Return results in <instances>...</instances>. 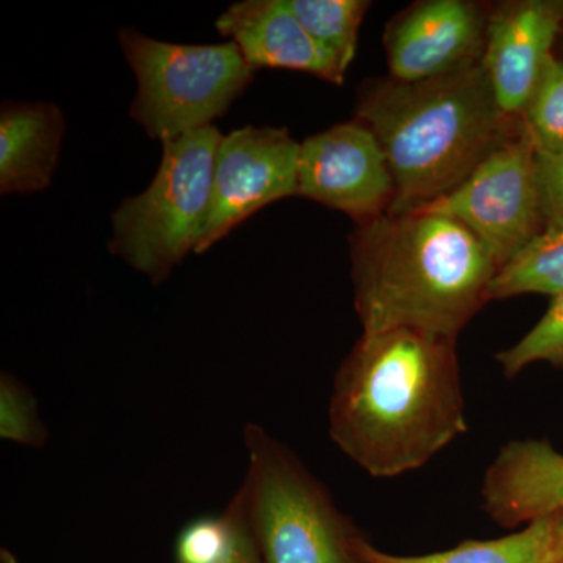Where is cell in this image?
Listing matches in <instances>:
<instances>
[{
    "label": "cell",
    "mask_w": 563,
    "mask_h": 563,
    "mask_svg": "<svg viewBox=\"0 0 563 563\" xmlns=\"http://www.w3.org/2000/svg\"><path fill=\"white\" fill-rule=\"evenodd\" d=\"M243 439L247 470L233 498L261 562L365 563V539L295 453L252 422Z\"/></svg>",
    "instance_id": "obj_4"
},
{
    "label": "cell",
    "mask_w": 563,
    "mask_h": 563,
    "mask_svg": "<svg viewBox=\"0 0 563 563\" xmlns=\"http://www.w3.org/2000/svg\"><path fill=\"white\" fill-rule=\"evenodd\" d=\"M0 437L32 448H41L47 440L46 426L41 421L35 398L9 373H2L0 377Z\"/></svg>",
    "instance_id": "obj_21"
},
{
    "label": "cell",
    "mask_w": 563,
    "mask_h": 563,
    "mask_svg": "<svg viewBox=\"0 0 563 563\" xmlns=\"http://www.w3.org/2000/svg\"><path fill=\"white\" fill-rule=\"evenodd\" d=\"M488 10L470 0H420L407 7L385 27L388 76L428 80L479 65Z\"/></svg>",
    "instance_id": "obj_10"
},
{
    "label": "cell",
    "mask_w": 563,
    "mask_h": 563,
    "mask_svg": "<svg viewBox=\"0 0 563 563\" xmlns=\"http://www.w3.org/2000/svg\"><path fill=\"white\" fill-rule=\"evenodd\" d=\"M555 563H563V554L558 559V561H555Z\"/></svg>",
    "instance_id": "obj_26"
},
{
    "label": "cell",
    "mask_w": 563,
    "mask_h": 563,
    "mask_svg": "<svg viewBox=\"0 0 563 563\" xmlns=\"http://www.w3.org/2000/svg\"><path fill=\"white\" fill-rule=\"evenodd\" d=\"M496 362L507 379L533 363L563 368V290L551 298L547 312L520 342L496 354Z\"/></svg>",
    "instance_id": "obj_19"
},
{
    "label": "cell",
    "mask_w": 563,
    "mask_h": 563,
    "mask_svg": "<svg viewBox=\"0 0 563 563\" xmlns=\"http://www.w3.org/2000/svg\"><path fill=\"white\" fill-rule=\"evenodd\" d=\"M66 122L49 102H5L0 110V192L46 190L58 165Z\"/></svg>",
    "instance_id": "obj_14"
},
{
    "label": "cell",
    "mask_w": 563,
    "mask_h": 563,
    "mask_svg": "<svg viewBox=\"0 0 563 563\" xmlns=\"http://www.w3.org/2000/svg\"><path fill=\"white\" fill-rule=\"evenodd\" d=\"M470 229L503 268L544 231L536 144L525 124L450 195L420 209Z\"/></svg>",
    "instance_id": "obj_7"
},
{
    "label": "cell",
    "mask_w": 563,
    "mask_h": 563,
    "mask_svg": "<svg viewBox=\"0 0 563 563\" xmlns=\"http://www.w3.org/2000/svg\"><path fill=\"white\" fill-rule=\"evenodd\" d=\"M214 125L163 143V157L147 190L111 214V254L161 285L190 252L209 221L214 163L222 140Z\"/></svg>",
    "instance_id": "obj_5"
},
{
    "label": "cell",
    "mask_w": 563,
    "mask_h": 563,
    "mask_svg": "<svg viewBox=\"0 0 563 563\" xmlns=\"http://www.w3.org/2000/svg\"><path fill=\"white\" fill-rule=\"evenodd\" d=\"M521 120L537 151L563 154V60L554 51L543 63Z\"/></svg>",
    "instance_id": "obj_18"
},
{
    "label": "cell",
    "mask_w": 563,
    "mask_h": 563,
    "mask_svg": "<svg viewBox=\"0 0 563 563\" xmlns=\"http://www.w3.org/2000/svg\"><path fill=\"white\" fill-rule=\"evenodd\" d=\"M233 509L236 512V520H239V529H236V539L233 543L232 551L229 553L228 559L222 563H262L258 558L257 548H255L254 540H252L247 526L244 523L242 509L235 498L231 501Z\"/></svg>",
    "instance_id": "obj_23"
},
{
    "label": "cell",
    "mask_w": 563,
    "mask_h": 563,
    "mask_svg": "<svg viewBox=\"0 0 563 563\" xmlns=\"http://www.w3.org/2000/svg\"><path fill=\"white\" fill-rule=\"evenodd\" d=\"M361 554L365 563H555L563 554V510L501 539L470 540L440 553L390 554L363 540Z\"/></svg>",
    "instance_id": "obj_15"
},
{
    "label": "cell",
    "mask_w": 563,
    "mask_h": 563,
    "mask_svg": "<svg viewBox=\"0 0 563 563\" xmlns=\"http://www.w3.org/2000/svg\"><path fill=\"white\" fill-rule=\"evenodd\" d=\"M554 54L558 55L561 60H563V29L562 32L559 33L558 41H555Z\"/></svg>",
    "instance_id": "obj_25"
},
{
    "label": "cell",
    "mask_w": 563,
    "mask_h": 563,
    "mask_svg": "<svg viewBox=\"0 0 563 563\" xmlns=\"http://www.w3.org/2000/svg\"><path fill=\"white\" fill-rule=\"evenodd\" d=\"M239 520L231 503L220 517L192 521L177 540V563H222L236 539Z\"/></svg>",
    "instance_id": "obj_20"
},
{
    "label": "cell",
    "mask_w": 563,
    "mask_h": 563,
    "mask_svg": "<svg viewBox=\"0 0 563 563\" xmlns=\"http://www.w3.org/2000/svg\"><path fill=\"white\" fill-rule=\"evenodd\" d=\"M303 31L344 74L357 54L358 33L368 0H287Z\"/></svg>",
    "instance_id": "obj_17"
},
{
    "label": "cell",
    "mask_w": 563,
    "mask_h": 563,
    "mask_svg": "<svg viewBox=\"0 0 563 563\" xmlns=\"http://www.w3.org/2000/svg\"><path fill=\"white\" fill-rule=\"evenodd\" d=\"M363 332L410 329L459 339L485 303L498 265L461 222L424 210L387 213L350 236Z\"/></svg>",
    "instance_id": "obj_2"
},
{
    "label": "cell",
    "mask_w": 563,
    "mask_h": 563,
    "mask_svg": "<svg viewBox=\"0 0 563 563\" xmlns=\"http://www.w3.org/2000/svg\"><path fill=\"white\" fill-rule=\"evenodd\" d=\"M466 431L455 339L363 332L333 377L332 442L377 479L421 468Z\"/></svg>",
    "instance_id": "obj_1"
},
{
    "label": "cell",
    "mask_w": 563,
    "mask_h": 563,
    "mask_svg": "<svg viewBox=\"0 0 563 563\" xmlns=\"http://www.w3.org/2000/svg\"><path fill=\"white\" fill-rule=\"evenodd\" d=\"M563 29V0H510L488 10L483 62L504 113L523 117Z\"/></svg>",
    "instance_id": "obj_11"
},
{
    "label": "cell",
    "mask_w": 563,
    "mask_h": 563,
    "mask_svg": "<svg viewBox=\"0 0 563 563\" xmlns=\"http://www.w3.org/2000/svg\"><path fill=\"white\" fill-rule=\"evenodd\" d=\"M218 32L242 51L252 69H288L343 85L346 74L318 46L287 0H243L217 20Z\"/></svg>",
    "instance_id": "obj_12"
},
{
    "label": "cell",
    "mask_w": 563,
    "mask_h": 563,
    "mask_svg": "<svg viewBox=\"0 0 563 563\" xmlns=\"http://www.w3.org/2000/svg\"><path fill=\"white\" fill-rule=\"evenodd\" d=\"M537 174L544 229L563 231V154H544L537 151Z\"/></svg>",
    "instance_id": "obj_22"
},
{
    "label": "cell",
    "mask_w": 563,
    "mask_h": 563,
    "mask_svg": "<svg viewBox=\"0 0 563 563\" xmlns=\"http://www.w3.org/2000/svg\"><path fill=\"white\" fill-rule=\"evenodd\" d=\"M299 147L287 129L246 125L222 136L209 221L195 254L209 251L269 203L298 196Z\"/></svg>",
    "instance_id": "obj_8"
},
{
    "label": "cell",
    "mask_w": 563,
    "mask_h": 563,
    "mask_svg": "<svg viewBox=\"0 0 563 563\" xmlns=\"http://www.w3.org/2000/svg\"><path fill=\"white\" fill-rule=\"evenodd\" d=\"M484 512L503 528L531 523L563 510V454L544 440L504 444L481 487Z\"/></svg>",
    "instance_id": "obj_13"
},
{
    "label": "cell",
    "mask_w": 563,
    "mask_h": 563,
    "mask_svg": "<svg viewBox=\"0 0 563 563\" xmlns=\"http://www.w3.org/2000/svg\"><path fill=\"white\" fill-rule=\"evenodd\" d=\"M395 195L383 144L362 121L340 122L302 141L298 196L342 211L358 225L387 214Z\"/></svg>",
    "instance_id": "obj_9"
},
{
    "label": "cell",
    "mask_w": 563,
    "mask_h": 563,
    "mask_svg": "<svg viewBox=\"0 0 563 563\" xmlns=\"http://www.w3.org/2000/svg\"><path fill=\"white\" fill-rule=\"evenodd\" d=\"M563 290V231L544 229L512 261L498 269L488 298L509 299L521 295L553 296Z\"/></svg>",
    "instance_id": "obj_16"
},
{
    "label": "cell",
    "mask_w": 563,
    "mask_h": 563,
    "mask_svg": "<svg viewBox=\"0 0 563 563\" xmlns=\"http://www.w3.org/2000/svg\"><path fill=\"white\" fill-rule=\"evenodd\" d=\"M0 563H20V562L16 561V558H14V555L11 554L9 550H5V548H2V551H0Z\"/></svg>",
    "instance_id": "obj_24"
},
{
    "label": "cell",
    "mask_w": 563,
    "mask_h": 563,
    "mask_svg": "<svg viewBox=\"0 0 563 563\" xmlns=\"http://www.w3.org/2000/svg\"><path fill=\"white\" fill-rule=\"evenodd\" d=\"M355 120L372 129L390 163L396 195L388 213L450 195L523 124L499 109L481 63L435 79L366 80Z\"/></svg>",
    "instance_id": "obj_3"
},
{
    "label": "cell",
    "mask_w": 563,
    "mask_h": 563,
    "mask_svg": "<svg viewBox=\"0 0 563 563\" xmlns=\"http://www.w3.org/2000/svg\"><path fill=\"white\" fill-rule=\"evenodd\" d=\"M139 84L131 118L154 140L209 128L246 91L255 70L235 43L176 44L136 29L118 33Z\"/></svg>",
    "instance_id": "obj_6"
}]
</instances>
